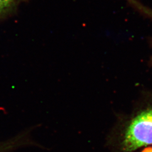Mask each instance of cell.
Listing matches in <instances>:
<instances>
[{
  "instance_id": "3957f363",
  "label": "cell",
  "mask_w": 152,
  "mask_h": 152,
  "mask_svg": "<svg viewBox=\"0 0 152 152\" xmlns=\"http://www.w3.org/2000/svg\"><path fill=\"white\" fill-rule=\"evenodd\" d=\"M26 0H0V18L12 14L18 6Z\"/></svg>"
},
{
  "instance_id": "7a4b0ae2",
  "label": "cell",
  "mask_w": 152,
  "mask_h": 152,
  "mask_svg": "<svg viewBox=\"0 0 152 152\" xmlns=\"http://www.w3.org/2000/svg\"><path fill=\"white\" fill-rule=\"evenodd\" d=\"M29 143L31 140L27 131L22 132L9 139L0 141V152H14Z\"/></svg>"
},
{
  "instance_id": "6da1fadb",
  "label": "cell",
  "mask_w": 152,
  "mask_h": 152,
  "mask_svg": "<svg viewBox=\"0 0 152 152\" xmlns=\"http://www.w3.org/2000/svg\"><path fill=\"white\" fill-rule=\"evenodd\" d=\"M152 144V108L137 114L127 127L122 142L124 152H133Z\"/></svg>"
},
{
  "instance_id": "277c9868",
  "label": "cell",
  "mask_w": 152,
  "mask_h": 152,
  "mask_svg": "<svg viewBox=\"0 0 152 152\" xmlns=\"http://www.w3.org/2000/svg\"><path fill=\"white\" fill-rule=\"evenodd\" d=\"M142 152H152V148H149L145 149Z\"/></svg>"
}]
</instances>
